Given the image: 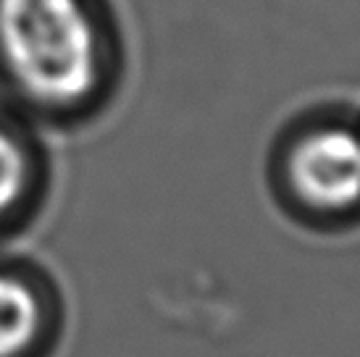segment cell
Instances as JSON below:
<instances>
[{
  "instance_id": "2",
  "label": "cell",
  "mask_w": 360,
  "mask_h": 357,
  "mask_svg": "<svg viewBox=\"0 0 360 357\" xmlns=\"http://www.w3.org/2000/svg\"><path fill=\"white\" fill-rule=\"evenodd\" d=\"M281 208L305 226L340 228L360 221V119L321 113L292 126L274 152Z\"/></svg>"
},
{
  "instance_id": "1",
  "label": "cell",
  "mask_w": 360,
  "mask_h": 357,
  "mask_svg": "<svg viewBox=\"0 0 360 357\" xmlns=\"http://www.w3.org/2000/svg\"><path fill=\"white\" fill-rule=\"evenodd\" d=\"M124 50L105 0H0V89L45 126L95 119L121 82Z\"/></svg>"
},
{
  "instance_id": "3",
  "label": "cell",
  "mask_w": 360,
  "mask_h": 357,
  "mask_svg": "<svg viewBox=\"0 0 360 357\" xmlns=\"http://www.w3.org/2000/svg\"><path fill=\"white\" fill-rule=\"evenodd\" d=\"M63 328L58 289L42 271L0 263V357H51Z\"/></svg>"
},
{
  "instance_id": "4",
  "label": "cell",
  "mask_w": 360,
  "mask_h": 357,
  "mask_svg": "<svg viewBox=\"0 0 360 357\" xmlns=\"http://www.w3.org/2000/svg\"><path fill=\"white\" fill-rule=\"evenodd\" d=\"M45 155L19 121L0 116V234L21 226L45 200Z\"/></svg>"
}]
</instances>
